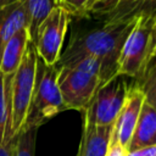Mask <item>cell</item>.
<instances>
[{
  "instance_id": "6da1fadb",
  "label": "cell",
  "mask_w": 156,
  "mask_h": 156,
  "mask_svg": "<svg viewBox=\"0 0 156 156\" xmlns=\"http://www.w3.org/2000/svg\"><path fill=\"white\" fill-rule=\"evenodd\" d=\"M140 15L117 21L102 20L100 26L74 32L56 65L62 66L80 57L91 56L102 62L108 80L115 78L118 76L117 62L122 46Z\"/></svg>"
},
{
  "instance_id": "7a4b0ae2",
  "label": "cell",
  "mask_w": 156,
  "mask_h": 156,
  "mask_svg": "<svg viewBox=\"0 0 156 156\" xmlns=\"http://www.w3.org/2000/svg\"><path fill=\"white\" fill-rule=\"evenodd\" d=\"M57 67V87L66 110L84 112L98 89L108 82L102 62L91 56Z\"/></svg>"
},
{
  "instance_id": "3957f363",
  "label": "cell",
  "mask_w": 156,
  "mask_h": 156,
  "mask_svg": "<svg viewBox=\"0 0 156 156\" xmlns=\"http://www.w3.org/2000/svg\"><path fill=\"white\" fill-rule=\"evenodd\" d=\"M37 58L35 46L29 41L15 73L4 76V95L7 112V143L18 134L24 122L34 88Z\"/></svg>"
},
{
  "instance_id": "277c9868",
  "label": "cell",
  "mask_w": 156,
  "mask_h": 156,
  "mask_svg": "<svg viewBox=\"0 0 156 156\" xmlns=\"http://www.w3.org/2000/svg\"><path fill=\"white\" fill-rule=\"evenodd\" d=\"M155 29V10L141 13L122 46L117 62L118 76L138 82L145 77L149 68L154 65Z\"/></svg>"
},
{
  "instance_id": "5b68a950",
  "label": "cell",
  "mask_w": 156,
  "mask_h": 156,
  "mask_svg": "<svg viewBox=\"0 0 156 156\" xmlns=\"http://www.w3.org/2000/svg\"><path fill=\"white\" fill-rule=\"evenodd\" d=\"M57 65L50 66L44 63L39 57L37 58L34 88L20 132L32 127L39 128L49 118L66 110L57 87Z\"/></svg>"
},
{
  "instance_id": "8992f818",
  "label": "cell",
  "mask_w": 156,
  "mask_h": 156,
  "mask_svg": "<svg viewBox=\"0 0 156 156\" xmlns=\"http://www.w3.org/2000/svg\"><path fill=\"white\" fill-rule=\"evenodd\" d=\"M127 78L116 76L98 89L83 112L84 123L96 126L113 124L132 85Z\"/></svg>"
},
{
  "instance_id": "52a82bcc",
  "label": "cell",
  "mask_w": 156,
  "mask_h": 156,
  "mask_svg": "<svg viewBox=\"0 0 156 156\" xmlns=\"http://www.w3.org/2000/svg\"><path fill=\"white\" fill-rule=\"evenodd\" d=\"M72 15L62 6H56L37 29L34 40L38 57L46 65H56Z\"/></svg>"
},
{
  "instance_id": "ba28073f",
  "label": "cell",
  "mask_w": 156,
  "mask_h": 156,
  "mask_svg": "<svg viewBox=\"0 0 156 156\" xmlns=\"http://www.w3.org/2000/svg\"><path fill=\"white\" fill-rule=\"evenodd\" d=\"M144 100L145 94L135 80V83H132L123 107L121 108L116 121L113 122L111 143L119 144L126 151L133 135Z\"/></svg>"
},
{
  "instance_id": "9c48e42d",
  "label": "cell",
  "mask_w": 156,
  "mask_h": 156,
  "mask_svg": "<svg viewBox=\"0 0 156 156\" xmlns=\"http://www.w3.org/2000/svg\"><path fill=\"white\" fill-rule=\"evenodd\" d=\"M156 145V108L155 104L144 100L127 151Z\"/></svg>"
},
{
  "instance_id": "30bf717a",
  "label": "cell",
  "mask_w": 156,
  "mask_h": 156,
  "mask_svg": "<svg viewBox=\"0 0 156 156\" xmlns=\"http://www.w3.org/2000/svg\"><path fill=\"white\" fill-rule=\"evenodd\" d=\"M113 124L96 126L83 123V134L77 156H106Z\"/></svg>"
},
{
  "instance_id": "8fae6325",
  "label": "cell",
  "mask_w": 156,
  "mask_h": 156,
  "mask_svg": "<svg viewBox=\"0 0 156 156\" xmlns=\"http://www.w3.org/2000/svg\"><path fill=\"white\" fill-rule=\"evenodd\" d=\"M22 28H28V17L22 0L0 10V58L6 43Z\"/></svg>"
},
{
  "instance_id": "7c38bea8",
  "label": "cell",
  "mask_w": 156,
  "mask_h": 156,
  "mask_svg": "<svg viewBox=\"0 0 156 156\" xmlns=\"http://www.w3.org/2000/svg\"><path fill=\"white\" fill-rule=\"evenodd\" d=\"M30 41L28 29L22 28L6 43L1 58H0V73L2 76L13 74L17 67L21 63V60L24 55L26 48Z\"/></svg>"
},
{
  "instance_id": "4fadbf2b",
  "label": "cell",
  "mask_w": 156,
  "mask_h": 156,
  "mask_svg": "<svg viewBox=\"0 0 156 156\" xmlns=\"http://www.w3.org/2000/svg\"><path fill=\"white\" fill-rule=\"evenodd\" d=\"M155 0H116L113 6L100 18L104 21L124 20L140 13L154 11Z\"/></svg>"
},
{
  "instance_id": "5bb4252c",
  "label": "cell",
  "mask_w": 156,
  "mask_h": 156,
  "mask_svg": "<svg viewBox=\"0 0 156 156\" xmlns=\"http://www.w3.org/2000/svg\"><path fill=\"white\" fill-rule=\"evenodd\" d=\"M28 17V34L30 41L34 40L37 29L52 9L60 6V0H22Z\"/></svg>"
},
{
  "instance_id": "9a60e30c",
  "label": "cell",
  "mask_w": 156,
  "mask_h": 156,
  "mask_svg": "<svg viewBox=\"0 0 156 156\" xmlns=\"http://www.w3.org/2000/svg\"><path fill=\"white\" fill-rule=\"evenodd\" d=\"M37 130V127H32L15 135L12 138L11 156H34Z\"/></svg>"
},
{
  "instance_id": "2e32d148",
  "label": "cell",
  "mask_w": 156,
  "mask_h": 156,
  "mask_svg": "<svg viewBox=\"0 0 156 156\" xmlns=\"http://www.w3.org/2000/svg\"><path fill=\"white\" fill-rule=\"evenodd\" d=\"M0 143L7 144V112L4 95V76L0 73Z\"/></svg>"
},
{
  "instance_id": "e0dca14e",
  "label": "cell",
  "mask_w": 156,
  "mask_h": 156,
  "mask_svg": "<svg viewBox=\"0 0 156 156\" xmlns=\"http://www.w3.org/2000/svg\"><path fill=\"white\" fill-rule=\"evenodd\" d=\"M126 156H156V145L152 146H145L136 150L127 151Z\"/></svg>"
},
{
  "instance_id": "ac0fdd59",
  "label": "cell",
  "mask_w": 156,
  "mask_h": 156,
  "mask_svg": "<svg viewBox=\"0 0 156 156\" xmlns=\"http://www.w3.org/2000/svg\"><path fill=\"white\" fill-rule=\"evenodd\" d=\"M126 150L117 143H110L106 156H126Z\"/></svg>"
},
{
  "instance_id": "d6986e66",
  "label": "cell",
  "mask_w": 156,
  "mask_h": 156,
  "mask_svg": "<svg viewBox=\"0 0 156 156\" xmlns=\"http://www.w3.org/2000/svg\"><path fill=\"white\" fill-rule=\"evenodd\" d=\"M11 147H12V140L7 144L0 143V156H11Z\"/></svg>"
},
{
  "instance_id": "ffe728a7",
  "label": "cell",
  "mask_w": 156,
  "mask_h": 156,
  "mask_svg": "<svg viewBox=\"0 0 156 156\" xmlns=\"http://www.w3.org/2000/svg\"><path fill=\"white\" fill-rule=\"evenodd\" d=\"M17 1H21V0H0V10L6 7V6H9V5H11V4H15Z\"/></svg>"
},
{
  "instance_id": "44dd1931",
  "label": "cell",
  "mask_w": 156,
  "mask_h": 156,
  "mask_svg": "<svg viewBox=\"0 0 156 156\" xmlns=\"http://www.w3.org/2000/svg\"><path fill=\"white\" fill-rule=\"evenodd\" d=\"M99 1H101V0H91V7H93L96 2H99ZM91 7H90V9H91ZM87 15H88V13H87Z\"/></svg>"
}]
</instances>
